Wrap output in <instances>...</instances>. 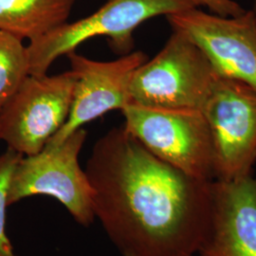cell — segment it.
<instances>
[{"label": "cell", "mask_w": 256, "mask_h": 256, "mask_svg": "<svg viewBox=\"0 0 256 256\" xmlns=\"http://www.w3.org/2000/svg\"><path fill=\"white\" fill-rule=\"evenodd\" d=\"M84 172L95 218L122 256H196L210 214V184L149 152L124 128L102 136Z\"/></svg>", "instance_id": "6da1fadb"}, {"label": "cell", "mask_w": 256, "mask_h": 256, "mask_svg": "<svg viewBox=\"0 0 256 256\" xmlns=\"http://www.w3.org/2000/svg\"><path fill=\"white\" fill-rule=\"evenodd\" d=\"M198 7L194 0H108L90 16L64 23L27 46L30 74L42 75L55 60L93 37L106 36L120 54L131 52L133 32L146 20Z\"/></svg>", "instance_id": "7a4b0ae2"}, {"label": "cell", "mask_w": 256, "mask_h": 256, "mask_svg": "<svg viewBox=\"0 0 256 256\" xmlns=\"http://www.w3.org/2000/svg\"><path fill=\"white\" fill-rule=\"evenodd\" d=\"M218 74L192 40L172 30L160 52L133 74L130 102L156 108L200 110Z\"/></svg>", "instance_id": "3957f363"}, {"label": "cell", "mask_w": 256, "mask_h": 256, "mask_svg": "<svg viewBox=\"0 0 256 256\" xmlns=\"http://www.w3.org/2000/svg\"><path fill=\"white\" fill-rule=\"evenodd\" d=\"M122 112L124 129L153 155L196 180H214L212 138L200 110L130 102Z\"/></svg>", "instance_id": "277c9868"}, {"label": "cell", "mask_w": 256, "mask_h": 256, "mask_svg": "<svg viewBox=\"0 0 256 256\" xmlns=\"http://www.w3.org/2000/svg\"><path fill=\"white\" fill-rule=\"evenodd\" d=\"M86 136L80 128L57 146L23 156L10 182L8 207L32 196H48L62 203L79 224L90 227L95 218L92 185L79 164Z\"/></svg>", "instance_id": "5b68a950"}, {"label": "cell", "mask_w": 256, "mask_h": 256, "mask_svg": "<svg viewBox=\"0 0 256 256\" xmlns=\"http://www.w3.org/2000/svg\"><path fill=\"white\" fill-rule=\"evenodd\" d=\"M210 130L214 180L252 174L256 162V90L216 75L200 108Z\"/></svg>", "instance_id": "8992f818"}, {"label": "cell", "mask_w": 256, "mask_h": 256, "mask_svg": "<svg viewBox=\"0 0 256 256\" xmlns=\"http://www.w3.org/2000/svg\"><path fill=\"white\" fill-rule=\"evenodd\" d=\"M76 75H28L0 110V140L21 155H36L63 128L74 100Z\"/></svg>", "instance_id": "52a82bcc"}, {"label": "cell", "mask_w": 256, "mask_h": 256, "mask_svg": "<svg viewBox=\"0 0 256 256\" xmlns=\"http://www.w3.org/2000/svg\"><path fill=\"white\" fill-rule=\"evenodd\" d=\"M166 18L172 30L202 50L218 74L256 90V19L252 10L226 18L196 7Z\"/></svg>", "instance_id": "ba28073f"}, {"label": "cell", "mask_w": 256, "mask_h": 256, "mask_svg": "<svg viewBox=\"0 0 256 256\" xmlns=\"http://www.w3.org/2000/svg\"><path fill=\"white\" fill-rule=\"evenodd\" d=\"M66 56L70 70L76 75L72 104L63 128L46 146H57L86 124L112 110H124L130 102L132 76L148 60L146 54L140 50L108 62L88 59L76 50Z\"/></svg>", "instance_id": "9c48e42d"}, {"label": "cell", "mask_w": 256, "mask_h": 256, "mask_svg": "<svg viewBox=\"0 0 256 256\" xmlns=\"http://www.w3.org/2000/svg\"><path fill=\"white\" fill-rule=\"evenodd\" d=\"M209 224L196 256H256V176L210 184Z\"/></svg>", "instance_id": "30bf717a"}, {"label": "cell", "mask_w": 256, "mask_h": 256, "mask_svg": "<svg viewBox=\"0 0 256 256\" xmlns=\"http://www.w3.org/2000/svg\"><path fill=\"white\" fill-rule=\"evenodd\" d=\"M75 0H0V30L30 42L68 22Z\"/></svg>", "instance_id": "8fae6325"}, {"label": "cell", "mask_w": 256, "mask_h": 256, "mask_svg": "<svg viewBox=\"0 0 256 256\" xmlns=\"http://www.w3.org/2000/svg\"><path fill=\"white\" fill-rule=\"evenodd\" d=\"M23 40L0 30V110L30 75L27 46Z\"/></svg>", "instance_id": "7c38bea8"}, {"label": "cell", "mask_w": 256, "mask_h": 256, "mask_svg": "<svg viewBox=\"0 0 256 256\" xmlns=\"http://www.w3.org/2000/svg\"><path fill=\"white\" fill-rule=\"evenodd\" d=\"M22 156L23 155L9 147L0 156V256H18L6 232V209L10 182Z\"/></svg>", "instance_id": "4fadbf2b"}, {"label": "cell", "mask_w": 256, "mask_h": 256, "mask_svg": "<svg viewBox=\"0 0 256 256\" xmlns=\"http://www.w3.org/2000/svg\"><path fill=\"white\" fill-rule=\"evenodd\" d=\"M196 5L204 6L210 10L212 14L226 16L234 18L246 12L242 6H240L234 0H194Z\"/></svg>", "instance_id": "5bb4252c"}, {"label": "cell", "mask_w": 256, "mask_h": 256, "mask_svg": "<svg viewBox=\"0 0 256 256\" xmlns=\"http://www.w3.org/2000/svg\"><path fill=\"white\" fill-rule=\"evenodd\" d=\"M252 12H254V14L256 19V0H254V8L252 10Z\"/></svg>", "instance_id": "9a60e30c"}]
</instances>
